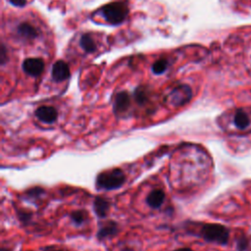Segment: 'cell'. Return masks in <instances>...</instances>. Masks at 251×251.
<instances>
[{
    "label": "cell",
    "instance_id": "obj_1",
    "mask_svg": "<svg viewBox=\"0 0 251 251\" xmlns=\"http://www.w3.org/2000/svg\"><path fill=\"white\" fill-rule=\"evenodd\" d=\"M126 180L125 172L121 168H114L99 173L95 178V186L99 190L111 191L121 188Z\"/></svg>",
    "mask_w": 251,
    "mask_h": 251
},
{
    "label": "cell",
    "instance_id": "obj_2",
    "mask_svg": "<svg viewBox=\"0 0 251 251\" xmlns=\"http://www.w3.org/2000/svg\"><path fill=\"white\" fill-rule=\"evenodd\" d=\"M197 235L207 242L226 245L229 238V231L223 225L208 223L201 225Z\"/></svg>",
    "mask_w": 251,
    "mask_h": 251
},
{
    "label": "cell",
    "instance_id": "obj_3",
    "mask_svg": "<svg viewBox=\"0 0 251 251\" xmlns=\"http://www.w3.org/2000/svg\"><path fill=\"white\" fill-rule=\"evenodd\" d=\"M103 18L112 25H118L124 22L128 14V9L122 2H113L105 5L101 9Z\"/></svg>",
    "mask_w": 251,
    "mask_h": 251
},
{
    "label": "cell",
    "instance_id": "obj_4",
    "mask_svg": "<svg viewBox=\"0 0 251 251\" xmlns=\"http://www.w3.org/2000/svg\"><path fill=\"white\" fill-rule=\"evenodd\" d=\"M192 98V90L187 84H180L172 89L168 95V101L174 107H181L187 104Z\"/></svg>",
    "mask_w": 251,
    "mask_h": 251
},
{
    "label": "cell",
    "instance_id": "obj_5",
    "mask_svg": "<svg viewBox=\"0 0 251 251\" xmlns=\"http://www.w3.org/2000/svg\"><path fill=\"white\" fill-rule=\"evenodd\" d=\"M131 106V98L127 91H120L114 100L113 111L117 118H126Z\"/></svg>",
    "mask_w": 251,
    "mask_h": 251
},
{
    "label": "cell",
    "instance_id": "obj_6",
    "mask_svg": "<svg viewBox=\"0 0 251 251\" xmlns=\"http://www.w3.org/2000/svg\"><path fill=\"white\" fill-rule=\"evenodd\" d=\"M34 115L38 121L44 124H54L58 120V111L53 106H40L35 110Z\"/></svg>",
    "mask_w": 251,
    "mask_h": 251
},
{
    "label": "cell",
    "instance_id": "obj_7",
    "mask_svg": "<svg viewBox=\"0 0 251 251\" xmlns=\"http://www.w3.org/2000/svg\"><path fill=\"white\" fill-rule=\"evenodd\" d=\"M120 231L119 224L115 221H108L106 223H103L100 227L98 228V231L96 233V237L102 241L106 239H110L115 237Z\"/></svg>",
    "mask_w": 251,
    "mask_h": 251
},
{
    "label": "cell",
    "instance_id": "obj_8",
    "mask_svg": "<svg viewBox=\"0 0 251 251\" xmlns=\"http://www.w3.org/2000/svg\"><path fill=\"white\" fill-rule=\"evenodd\" d=\"M23 70L31 76H38L44 70V62L40 58H27L23 63Z\"/></svg>",
    "mask_w": 251,
    "mask_h": 251
},
{
    "label": "cell",
    "instance_id": "obj_9",
    "mask_svg": "<svg viewBox=\"0 0 251 251\" xmlns=\"http://www.w3.org/2000/svg\"><path fill=\"white\" fill-rule=\"evenodd\" d=\"M52 78L56 81V82H61L64 81L66 79H68L70 77V68L68 66V64L64 61H57L53 67H52Z\"/></svg>",
    "mask_w": 251,
    "mask_h": 251
},
{
    "label": "cell",
    "instance_id": "obj_10",
    "mask_svg": "<svg viewBox=\"0 0 251 251\" xmlns=\"http://www.w3.org/2000/svg\"><path fill=\"white\" fill-rule=\"evenodd\" d=\"M166 193L161 188H155L152 189L146 196V204L151 209H159L165 201Z\"/></svg>",
    "mask_w": 251,
    "mask_h": 251
},
{
    "label": "cell",
    "instance_id": "obj_11",
    "mask_svg": "<svg viewBox=\"0 0 251 251\" xmlns=\"http://www.w3.org/2000/svg\"><path fill=\"white\" fill-rule=\"evenodd\" d=\"M111 208V202L103 197V196H96L93 200V211L98 218H105Z\"/></svg>",
    "mask_w": 251,
    "mask_h": 251
},
{
    "label": "cell",
    "instance_id": "obj_12",
    "mask_svg": "<svg viewBox=\"0 0 251 251\" xmlns=\"http://www.w3.org/2000/svg\"><path fill=\"white\" fill-rule=\"evenodd\" d=\"M233 125L237 129H246L250 125V118L248 114L241 109L237 110L233 116Z\"/></svg>",
    "mask_w": 251,
    "mask_h": 251
},
{
    "label": "cell",
    "instance_id": "obj_13",
    "mask_svg": "<svg viewBox=\"0 0 251 251\" xmlns=\"http://www.w3.org/2000/svg\"><path fill=\"white\" fill-rule=\"evenodd\" d=\"M46 191L43 187L41 186H33L28 188L24 192V198L28 200V201H37L42 199V197L45 195Z\"/></svg>",
    "mask_w": 251,
    "mask_h": 251
},
{
    "label": "cell",
    "instance_id": "obj_14",
    "mask_svg": "<svg viewBox=\"0 0 251 251\" xmlns=\"http://www.w3.org/2000/svg\"><path fill=\"white\" fill-rule=\"evenodd\" d=\"M134 100L138 105H145L149 101V90L144 86H139L134 91Z\"/></svg>",
    "mask_w": 251,
    "mask_h": 251
},
{
    "label": "cell",
    "instance_id": "obj_15",
    "mask_svg": "<svg viewBox=\"0 0 251 251\" xmlns=\"http://www.w3.org/2000/svg\"><path fill=\"white\" fill-rule=\"evenodd\" d=\"M18 32L25 38H34L37 36V30L29 24L23 23L18 27Z\"/></svg>",
    "mask_w": 251,
    "mask_h": 251
},
{
    "label": "cell",
    "instance_id": "obj_16",
    "mask_svg": "<svg viewBox=\"0 0 251 251\" xmlns=\"http://www.w3.org/2000/svg\"><path fill=\"white\" fill-rule=\"evenodd\" d=\"M79 45H80V47H81L86 53H92V52H94L95 49H96L95 42L93 41V38H92L89 34H83V35L80 37Z\"/></svg>",
    "mask_w": 251,
    "mask_h": 251
},
{
    "label": "cell",
    "instance_id": "obj_17",
    "mask_svg": "<svg viewBox=\"0 0 251 251\" xmlns=\"http://www.w3.org/2000/svg\"><path fill=\"white\" fill-rule=\"evenodd\" d=\"M87 218V212H85L84 210H75L70 214V219L72 223L76 226L83 225L86 222Z\"/></svg>",
    "mask_w": 251,
    "mask_h": 251
},
{
    "label": "cell",
    "instance_id": "obj_18",
    "mask_svg": "<svg viewBox=\"0 0 251 251\" xmlns=\"http://www.w3.org/2000/svg\"><path fill=\"white\" fill-rule=\"evenodd\" d=\"M17 217L19 219V221L24 225V226H28L31 222L32 219V213L30 211L25 210V209H20L19 207L15 208Z\"/></svg>",
    "mask_w": 251,
    "mask_h": 251
},
{
    "label": "cell",
    "instance_id": "obj_19",
    "mask_svg": "<svg viewBox=\"0 0 251 251\" xmlns=\"http://www.w3.org/2000/svg\"><path fill=\"white\" fill-rule=\"evenodd\" d=\"M168 68V61L165 59H160L156 61L152 66V71L156 75H161L166 72Z\"/></svg>",
    "mask_w": 251,
    "mask_h": 251
},
{
    "label": "cell",
    "instance_id": "obj_20",
    "mask_svg": "<svg viewBox=\"0 0 251 251\" xmlns=\"http://www.w3.org/2000/svg\"><path fill=\"white\" fill-rule=\"evenodd\" d=\"M237 247L239 249V251H243L246 249L247 247V240L245 238H240L238 240V243H237Z\"/></svg>",
    "mask_w": 251,
    "mask_h": 251
},
{
    "label": "cell",
    "instance_id": "obj_21",
    "mask_svg": "<svg viewBox=\"0 0 251 251\" xmlns=\"http://www.w3.org/2000/svg\"><path fill=\"white\" fill-rule=\"evenodd\" d=\"M14 6L17 7H24L26 3V0H9Z\"/></svg>",
    "mask_w": 251,
    "mask_h": 251
},
{
    "label": "cell",
    "instance_id": "obj_22",
    "mask_svg": "<svg viewBox=\"0 0 251 251\" xmlns=\"http://www.w3.org/2000/svg\"><path fill=\"white\" fill-rule=\"evenodd\" d=\"M43 251H68V250H66L64 248H59L57 246H49V247L45 248Z\"/></svg>",
    "mask_w": 251,
    "mask_h": 251
},
{
    "label": "cell",
    "instance_id": "obj_23",
    "mask_svg": "<svg viewBox=\"0 0 251 251\" xmlns=\"http://www.w3.org/2000/svg\"><path fill=\"white\" fill-rule=\"evenodd\" d=\"M172 251H193V250L189 247H181V248H177V249H175Z\"/></svg>",
    "mask_w": 251,
    "mask_h": 251
},
{
    "label": "cell",
    "instance_id": "obj_24",
    "mask_svg": "<svg viewBox=\"0 0 251 251\" xmlns=\"http://www.w3.org/2000/svg\"><path fill=\"white\" fill-rule=\"evenodd\" d=\"M121 251H135V250H134V248H131L130 246H124V247H122Z\"/></svg>",
    "mask_w": 251,
    "mask_h": 251
},
{
    "label": "cell",
    "instance_id": "obj_25",
    "mask_svg": "<svg viewBox=\"0 0 251 251\" xmlns=\"http://www.w3.org/2000/svg\"><path fill=\"white\" fill-rule=\"evenodd\" d=\"M1 251H12V250H10L9 248H6V247L2 246V247H1Z\"/></svg>",
    "mask_w": 251,
    "mask_h": 251
}]
</instances>
